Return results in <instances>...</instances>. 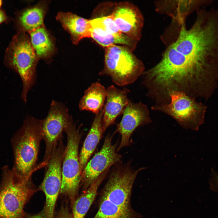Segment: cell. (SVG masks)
Here are the masks:
<instances>
[{"label": "cell", "instance_id": "1", "mask_svg": "<svg viewBox=\"0 0 218 218\" xmlns=\"http://www.w3.org/2000/svg\"><path fill=\"white\" fill-rule=\"evenodd\" d=\"M144 169H134L128 163L117 164L100 192L98 210L93 218H140L132 206L131 195L137 176Z\"/></svg>", "mask_w": 218, "mask_h": 218}, {"label": "cell", "instance_id": "2", "mask_svg": "<svg viewBox=\"0 0 218 218\" xmlns=\"http://www.w3.org/2000/svg\"><path fill=\"white\" fill-rule=\"evenodd\" d=\"M42 124V120L28 116L12 138L14 156L12 169L22 180H30L34 172L44 167L41 163L37 164L40 144L43 139Z\"/></svg>", "mask_w": 218, "mask_h": 218}, {"label": "cell", "instance_id": "3", "mask_svg": "<svg viewBox=\"0 0 218 218\" xmlns=\"http://www.w3.org/2000/svg\"><path fill=\"white\" fill-rule=\"evenodd\" d=\"M105 51L104 67L99 74L109 76L118 86L133 83L145 71L142 61L127 46L112 45Z\"/></svg>", "mask_w": 218, "mask_h": 218}, {"label": "cell", "instance_id": "4", "mask_svg": "<svg viewBox=\"0 0 218 218\" xmlns=\"http://www.w3.org/2000/svg\"><path fill=\"white\" fill-rule=\"evenodd\" d=\"M0 184V218H24V208L34 190L31 180H23L12 169H2Z\"/></svg>", "mask_w": 218, "mask_h": 218}, {"label": "cell", "instance_id": "5", "mask_svg": "<svg viewBox=\"0 0 218 218\" xmlns=\"http://www.w3.org/2000/svg\"><path fill=\"white\" fill-rule=\"evenodd\" d=\"M6 65L17 73L22 82L21 97L25 102L29 91L36 79V68L38 58L30 38L22 32L15 36L9 48Z\"/></svg>", "mask_w": 218, "mask_h": 218}, {"label": "cell", "instance_id": "6", "mask_svg": "<svg viewBox=\"0 0 218 218\" xmlns=\"http://www.w3.org/2000/svg\"><path fill=\"white\" fill-rule=\"evenodd\" d=\"M80 128L81 126L78 127L72 120L64 131L67 135V143L62 160L60 193L68 196L73 203L78 195L82 172L79 154V147L82 136Z\"/></svg>", "mask_w": 218, "mask_h": 218}, {"label": "cell", "instance_id": "7", "mask_svg": "<svg viewBox=\"0 0 218 218\" xmlns=\"http://www.w3.org/2000/svg\"><path fill=\"white\" fill-rule=\"evenodd\" d=\"M167 104L151 107V109L172 117L183 128L197 131L203 124L207 107L186 94L173 91Z\"/></svg>", "mask_w": 218, "mask_h": 218}, {"label": "cell", "instance_id": "8", "mask_svg": "<svg viewBox=\"0 0 218 218\" xmlns=\"http://www.w3.org/2000/svg\"><path fill=\"white\" fill-rule=\"evenodd\" d=\"M65 149L64 146L61 143L54 147L45 167V176L40 187L45 196L44 210L47 218H54L55 205L61 185L62 163Z\"/></svg>", "mask_w": 218, "mask_h": 218}, {"label": "cell", "instance_id": "9", "mask_svg": "<svg viewBox=\"0 0 218 218\" xmlns=\"http://www.w3.org/2000/svg\"><path fill=\"white\" fill-rule=\"evenodd\" d=\"M72 117L62 104L53 101L46 117L42 120V139L45 142V150L42 161L47 164L53 148L71 121Z\"/></svg>", "mask_w": 218, "mask_h": 218}, {"label": "cell", "instance_id": "10", "mask_svg": "<svg viewBox=\"0 0 218 218\" xmlns=\"http://www.w3.org/2000/svg\"><path fill=\"white\" fill-rule=\"evenodd\" d=\"M113 135L105 137L100 150L88 161L82 172L80 184L85 190L104 172L120 162L121 155L117 152L118 143H112Z\"/></svg>", "mask_w": 218, "mask_h": 218}, {"label": "cell", "instance_id": "11", "mask_svg": "<svg viewBox=\"0 0 218 218\" xmlns=\"http://www.w3.org/2000/svg\"><path fill=\"white\" fill-rule=\"evenodd\" d=\"M120 31L138 42L144 24L143 15L136 5L128 2L116 4L111 14Z\"/></svg>", "mask_w": 218, "mask_h": 218}, {"label": "cell", "instance_id": "12", "mask_svg": "<svg viewBox=\"0 0 218 218\" xmlns=\"http://www.w3.org/2000/svg\"><path fill=\"white\" fill-rule=\"evenodd\" d=\"M122 114V119L117 124L115 132L119 133L121 136V142L117 149V152L130 145V137L137 127L150 124L152 121L147 107L140 102L134 103L130 100Z\"/></svg>", "mask_w": 218, "mask_h": 218}, {"label": "cell", "instance_id": "13", "mask_svg": "<svg viewBox=\"0 0 218 218\" xmlns=\"http://www.w3.org/2000/svg\"><path fill=\"white\" fill-rule=\"evenodd\" d=\"M212 0H166L155 1V10L158 13L169 16L172 20L185 23L187 17L201 7L211 5Z\"/></svg>", "mask_w": 218, "mask_h": 218}, {"label": "cell", "instance_id": "14", "mask_svg": "<svg viewBox=\"0 0 218 218\" xmlns=\"http://www.w3.org/2000/svg\"><path fill=\"white\" fill-rule=\"evenodd\" d=\"M106 101L104 107L102 124L104 132L114 124L117 118L121 114L130 100L128 97L129 90L122 89L111 85L106 89Z\"/></svg>", "mask_w": 218, "mask_h": 218}, {"label": "cell", "instance_id": "15", "mask_svg": "<svg viewBox=\"0 0 218 218\" xmlns=\"http://www.w3.org/2000/svg\"><path fill=\"white\" fill-rule=\"evenodd\" d=\"M56 18L70 33L74 44H77L84 38H91L90 20L70 12H59Z\"/></svg>", "mask_w": 218, "mask_h": 218}, {"label": "cell", "instance_id": "16", "mask_svg": "<svg viewBox=\"0 0 218 218\" xmlns=\"http://www.w3.org/2000/svg\"><path fill=\"white\" fill-rule=\"evenodd\" d=\"M103 110L95 114L90 130L86 137L79 155L81 168L83 170L89 158L95 150L104 132L102 127Z\"/></svg>", "mask_w": 218, "mask_h": 218}, {"label": "cell", "instance_id": "17", "mask_svg": "<svg viewBox=\"0 0 218 218\" xmlns=\"http://www.w3.org/2000/svg\"><path fill=\"white\" fill-rule=\"evenodd\" d=\"M30 40L38 58L49 61L54 51L53 39L44 25L29 32Z\"/></svg>", "mask_w": 218, "mask_h": 218}, {"label": "cell", "instance_id": "18", "mask_svg": "<svg viewBox=\"0 0 218 218\" xmlns=\"http://www.w3.org/2000/svg\"><path fill=\"white\" fill-rule=\"evenodd\" d=\"M106 95V89L100 82L92 83L85 91L80 101V110L90 111L95 114H98L103 109Z\"/></svg>", "mask_w": 218, "mask_h": 218}, {"label": "cell", "instance_id": "19", "mask_svg": "<svg viewBox=\"0 0 218 218\" xmlns=\"http://www.w3.org/2000/svg\"><path fill=\"white\" fill-rule=\"evenodd\" d=\"M109 170L104 172L76 199L73 203V218H84L94 201L98 188L107 175Z\"/></svg>", "mask_w": 218, "mask_h": 218}, {"label": "cell", "instance_id": "20", "mask_svg": "<svg viewBox=\"0 0 218 218\" xmlns=\"http://www.w3.org/2000/svg\"><path fill=\"white\" fill-rule=\"evenodd\" d=\"M47 5L46 2H40L26 8L21 13L18 22L23 31L29 32L44 25Z\"/></svg>", "mask_w": 218, "mask_h": 218}, {"label": "cell", "instance_id": "21", "mask_svg": "<svg viewBox=\"0 0 218 218\" xmlns=\"http://www.w3.org/2000/svg\"><path fill=\"white\" fill-rule=\"evenodd\" d=\"M91 25V38L105 48L112 45L119 44L128 47L133 51L137 46L138 42L124 34L113 35L107 32L97 26Z\"/></svg>", "mask_w": 218, "mask_h": 218}, {"label": "cell", "instance_id": "22", "mask_svg": "<svg viewBox=\"0 0 218 218\" xmlns=\"http://www.w3.org/2000/svg\"><path fill=\"white\" fill-rule=\"evenodd\" d=\"M91 25L97 26L108 33L115 35L122 33L119 30L112 16L95 18L90 20Z\"/></svg>", "mask_w": 218, "mask_h": 218}, {"label": "cell", "instance_id": "23", "mask_svg": "<svg viewBox=\"0 0 218 218\" xmlns=\"http://www.w3.org/2000/svg\"><path fill=\"white\" fill-rule=\"evenodd\" d=\"M212 173L210 181L211 188L218 191V173L213 171Z\"/></svg>", "mask_w": 218, "mask_h": 218}, {"label": "cell", "instance_id": "24", "mask_svg": "<svg viewBox=\"0 0 218 218\" xmlns=\"http://www.w3.org/2000/svg\"><path fill=\"white\" fill-rule=\"evenodd\" d=\"M58 218H73L72 215L70 213L68 208L62 207L61 208Z\"/></svg>", "mask_w": 218, "mask_h": 218}, {"label": "cell", "instance_id": "25", "mask_svg": "<svg viewBox=\"0 0 218 218\" xmlns=\"http://www.w3.org/2000/svg\"><path fill=\"white\" fill-rule=\"evenodd\" d=\"M26 218H47L45 210L41 213L38 214L28 217Z\"/></svg>", "mask_w": 218, "mask_h": 218}, {"label": "cell", "instance_id": "26", "mask_svg": "<svg viewBox=\"0 0 218 218\" xmlns=\"http://www.w3.org/2000/svg\"><path fill=\"white\" fill-rule=\"evenodd\" d=\"M6 17L5 13L0 10V24L4 21L6 19Z\"/></svg>", "mask_w": 218, "mask_h": 218}, {"label": "cell", "instance_id": "27", "mask_svg": "<svg viewBox=\"0 0 218 218\" xmlns=\"http://www.w3.org/2000/svg\"><path fill=\"white\" fill-rule=\"evenodd\" d=\"M2 2L1 0H0V8L2 5Z\"/></svg>", "mask_w": 218, "mask_h": 218}]
</instances>
